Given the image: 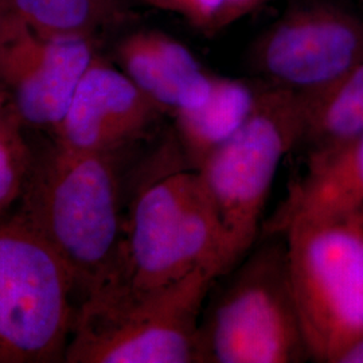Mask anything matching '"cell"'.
<instances>
[{
    "label": "cell",
    "mask_w": 363,
    "mask_h": 363,
    "mask_svg": "<svg viewBox=\"0 0 363 363\" xmlns=\"http://www.w3.org/2000/svg\"><path fill=\"white\" fill-rule=\"evenodd\" d=\"M120 152H88L55 142L33 160L22 220L52 247L84 298L113 283L124 240Z\"/></svg>",
    "instance_id": "obj_1"
},
{
    "label": "cell",
    "mask_w": 363,
    "mask_h": 363,
    "mask_svg": "<svg viewBox=\"0 0 363 363\" xmlns=\"http://www.w3.org/2000/svg\"><path fill=\"white\" fill-rule=\"evenodd\" d=\"M206 265L228 272L223 234L196 171L183 163L138 191L125 220L116 279L99 292L145 294Z\"/></svg>",
    "instance_id": "obj_2"
},
{
    "label": "cell",
    "mask_w": 363,
    "mask_h": 363,
    "mask_svg": "<svg viewBox=\"0 0 363 363\" xmlns=\"http://www.w3.org/2000/svg\"><path fill=\"white\" fill-rule=\"evenodd\" d=\"M222 276L206 265L155 291L99 292L84 298L66 363H198V325Z\"/></svg>",
    "instance_id": "obj_3"
},
{
    "label": "cell",
    "mask_w": 363,
    "mask_h": 363,
    "mask_svg": "<svg viewBox=\"0 0 363 363\" xmlns=\"http://www.w3.org/2000/svg\"><path fill=\"white\" fill-rule=\"evenodd\" d=\"M269 240L228 272L198 325V363L310 359L291 281L286 238Z\"/></svg>",
    "instance_id": "obj_4"
},
{
    "label": "cell",
    "mask_w": 363,
    "mask_h": 363,
    "mask_svg": "<svg viewBox=\"0 0 363 363\" xmlns=\"http://www.w3.org/2000/svg\"><path fill=\"white\" fill-rule=\"evenodd\" d=\"M303 127V94L262 82L247 123L195 169L220 220L228 272L257 241L277 169Z\"/></svg>",
    "instance_id": "obj_5"
},
{
    "label": "cell",
    "mask_w": 363,
    "mask_h": 363,
    "mask_svg": "<svg viewBox=\"0 0 363 363\" xmlns=\"http://www.w3.org/2000/svg\"><path fill=\"white\" fill-rule=\"evenodd\" d=\"M76 283L18 214L0 216V363L65 362Z\"/></svg>",
    "instance_id": "obj_6"
},
{
    "label": "cell",
    "mask_w": 363,
    "mask_h": 363,
    "mask_svg": "<svg viewBox=\"0 0 363 363\" xmlns=\"http://www.w3.org/2000/svg\"><path fill=\"white\" fill-rule=\"evenodd\" d=\"M281 235L310 359L337 363L363 337V225L298 220Z\"/></svg>",
    "instance_id": "obj_7"
},
{
    "label": "cell",
    "mask_w": 363,
    "mask_h": 363,
    "mask_svg": "<svg viewBox=\"0 0 363 363\" xmlns=\"http://www.w3.org/2000/svg\"><path fill=\"white\" fill-rule=\"evenodd\" d=\"M247 61L267 85L320 91L363 61V19L333 4L300 6L257 37Z\"/></svg>",
    "instance_id": "obj_8"
},
{
    "label": "cell",
    "mask_w": 363,
    "mask_h": 363,
    "mask_svg": "<svg viewBox=\"0 0 363 363\" xmlns=\"http://www.w3.org/2000/svg\"><path fill=\"white\" fill-rule=\"evenodd\" d=\"M94 45V39L39 35L13 15L0 38V93L16 117L54 130L97 54Z\"/></svg>",
    "instance_id": "obj_9"
},
{
    "label": "cell",
    "mask_w": 363,
    "mask_h": 363,
    "mask_svg": "<svg viewBox=\"0 0 363 363\" xmlns=\"http://www.w3.org/2000/svg\"><path fill=\"white\" fill-rule=\"evenodd\" d=\"M162 115L118 66L96 54L54 128L55 142L88 152H121Z\"/></svg>",
    "instance_id": "obj_10"
},
{
    "label": "cell",
    "mask_w": 363,
    "mask_h": 363,
    "mask_svg": "<svg viewBox=\"0 0 363 363\" xmlns=\"http://www.w3.org/2000/svg\"><path fill=\"white\" fill-rule=\"evenodd\" d=\"M116 65L163 112L172 117L208 99L216 74L184 43L143 28L117 42Z\"/></svg>",
    "instance_id": "obj_11"
},
{
    "label": "cell",
    "mask_w": 363,
    "mask_h": 363,
    "mask_svg": "<svg viewBox=\"0 0 363 363\" xmlns=\"http://www.w3.org/2000/svg\"><path fill=\"white\" fill-rule=\"evenodd\" d=\"M298 220H343L363 225V135L335 152L306 164L272 218L265 237L281 235Z\"/></svg>",
    "instance_id": "obj_12"
},
{
    "label": "cell",
    "mask_w": 363,
    "mask_h": 363,
    "mask_svg": "<svg viewBox=\"0 0 363 363\" xmlns=\"http://www.w3.org/2000/svg\"><path fill=\"white\" fill-rule=\"evenodd\" d=\"M259 91L261 84L216 74L208 99L174 116V138L191 169H198L247 123L257 105Z\"/></svg>",
    "instance_id": "obj_13"
},
{
    "label": "cell",
    "mask_w": 363,
    "mask_h": 363,
    "mask_svg": "<svg viewBox=\"0 0 363 363\" xmlns=\"http://www.w3.org/2000/svg\"><path fill=\"white\" fill-rule=\"evenodd\" d=\"M303 97L304 127L295 151L303 154L306 164L362 136L363 61L323 89Z\"/></svg>",
    "instance_id": "obj_14"
},
{
    "label": "cell",
    "mask_w": 363,
    "mask_h": 363,
    "mask_svg": "<svg viewBox=\"0 0 363 363\" xmlns=\"http://www.w3.org/2000/svg\"><path fill=\"white\" fill-rule=\"evenodd\" d=\"M6 9L39 35L97 39L120 23L132 0H3Z\"/></svg>",
    "instance_id": "obj_15"
},
{
    "label": "cell",
    "mask_w": 363,
    "mask_h": 363,
    "mask_svg": "<svg viewBox=\"0 0 363 363\" xmlns=\"http://www.w3.org/2000/svg\"><path fill=\"white\" fill-rule=\"evenodd\" d=\"M19 121L0 106V216L21 201L33 164Z\"/></svg>",
    "instance_id": "obj_16"
},
{
    "label": "cell",
    "mask_w": 363,
    "mask_h": 363,
    "mask_svg": "<svg viewBox=\"0 0 363 363\" xmlns=\"http://www.w3.org/2000/svg\"><path fill=\"white\" fill-rule=\"evenodd\" d=\"M265 1L267 0H226L220 28L233 25L234 22H237L247 13L255 11Z\"/></svg>",
    "instance_id": "obj_17"
},
{
    "label": "cell",
    "mask_w": 363,
    "mask_h": 363,
    "mask_svg": "<svg viewBox=\"0 0 363 363\" xmlns=\"http://www.w3.org/2000/svg\"><path fill=\"white\" fill-rule=\"evenodd\" d=\"M337 363H363V337L345 351Z\"/></svg>",
    "instance_id": "obj_18"
},
{
    "label": "cell",
    "mask_w": 363,
    "mask_h": 363,
    "mask_svg": "<svg viewBox=\"0 0 363 363\" xmlns=\"http://www.w3.org/2000/svg\"><path fill=\"white\" fill-rule=\"evenodd\" d=\"M142 1L148 6L155 7V9L177 13H179L182 4H183V0H142Z\"/></svg>",
    "instance_id": "obj_19"
},
{
    "label": "cell",
    "mask_w": 363,
    "mask_h": 363,
    "mask_svg": "<svg viewBox=\"0 0 363 363\" xmlns=\"http://www.w3.org/2000/svg\"><path fill=\"white\" fill-rule=\"evenodd\" d=\"M11 16H13V15L6 9L3 0H0V38L3 37L6 28L9 26L10 21H11Z\"/></svg>",
    "instance_id": "obj_20"
},
{
    "label": "cell",
    "mask_w": 363,
    "mask_h": 363,
    "mask_svg": "<svg viewBox=\"0 0 363 363\" xmlns=\"http://www.w3.org/2000/svg\"><path fill=\"white\" fill-rule=\"evenodd\" d=\"M3 99H4V97H3L1 93H0V106H1V103H3Z\"/></svg>",
    "instance_id": "obj_21"
}]
</instances>
